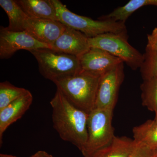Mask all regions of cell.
<instances>
[{"instance_id":"1","label":"cell","mask_w":157,"mask_h":157,"mask_svg":"<svg viewBox=\"0 0 157 157\" xmlns=\"http://www.w3.org/2000/svg\"><path fill=\"white\" fill-rule=\"evenodd\" d=\"M50 103L54 128L62 139L73 144L81 151L87 141L89 114L71 104L58 89Z\"/></svg>"},{"instance_id":"2","label":"cell","mask_w":157,"mask_h":157,"mask_svg":"<svg viewBox=\"0 0 157 157\" xmlns=\"http://www.w3.org/2000/svg\"><path fill=\"white\" fill-rule=\"evenodd\" d=\"M101 76L82 70L53 82L71 104L90 114L95 108L97 91Z\"/></svg>"},{"instance_id":"3","label":"cell","mask_w":157,"mask_h":157,"mask_svg":"<svg viewBox=\"0 0 157 157\" xmlns=\"http://www.w3.org/2000/svg\"><path fill=\"white\" fill-rule=\"evenodd\" d=\"M56 11L57 20L67 27L81 32L89 38L113 33L128 36L125 24L121 21L94 20L70 11L59 0H51Z\"/></svg>"},{"instance_id":"4","label":"cell","mask_w":157,"mask_h":157,"mask_svg":"<svg viewBox=\"0 0 157 157\" xmlns=\"http://www.w3.org/2000/svg\"><path fill=\"white\" fill-rule=\"evenodd\" d=\"M30 52L38 62L42 76L53 82L82 70L79 59L74 56L50 48H41Z\"/></svg>"},{"instance_id":"5","label":"cell","mask_w":157,"mask_h":157,"mask_svg":"<svg viewBox=\"0 0 157 157\" xmlns=\"http://www.w3.org/2000/svg\"><path fill=\"white\" fill-rule=\"evenodd\" d=\"M113 109L95 108L89 115L88 139L81 151L84 157L94 155L107 146L115 136L112 126Z\"/></svg>"},{"instance_id":"6","label":"cell","mask_w":157,"mask_h":157,"mask_svg":"<svg viewBox=\"0 0 157 157\" xmlns=\"http://www.w3.org/2000/svg\"><path fill=\"white\" fill-rule=\"evenodd\" d=\"M128 37L119 34L107 33L89 38L90 48H97L107 52L125 63L133 70L140 68L144 55L130 45Z\"/></svg>"},{"instance_id":"7","label":"cell","mask_w":157,"mask_h":157,"mask_svg":"<svg viewBox=\"0 0 157 157\" xmlns=\"http://www.w3.org/2000/svg\"><path fill=\"white\" fill-rule=\"evenodd\" d=\"M124 78V63L117 65L101 76L96 97L95 108L113 110Z\"/></svg>"},{"instance_id":"8","label":"cell","mask_w":157,"mask_h":157,"mask_svg":"<svg viewBox=\"0 0 157 157\" xmlns=\"http://www.w3.org/2000/svg\"><path fill=\"white\" fill-rule=\"evenodd\" d=\"M41 48H50L51 46L39 42L25 31L12 32L6 27L0 28V58H10L17 51L24 49L30 52Z\"/></svg>"},{"instance_id":"9","label":"cell","mask_w":157,"mask_h":157,"mask_svg":"<svg viewBox=\"0 0 157 157\" xmlns=\"http://www.w3.org/2000/svg\"><path fill=\"white\" fill-rule=\"evenodd\" d=\"M25 31L39 42L51 46L64 31L66 26L57 20L27 17Z\"/></svg>"},{"instance_id":"10","label":"cell","mask_w":157,"mask_h":157,"mask_svg":"<svg viewBox=\"0 0 157 157\" xmlns=\"http://www.w3.org/2000/svg\"><path fill=\"white\" fill-rule=\"evenodd\" d=\"M83 71L102 76L123 62L105 51L90 48L78 57Z\"/></svg>"},{"instance_id":"11","label":"cell","mask_w":157,"mask_h":157,"mask_svg":"<svg viewBox=\"0 0 157 157\" xmlns=\"http://www.w3.org/2000/svg\"><path fill=\"white\" fill-rule=\"evenodd\" d=\"M90 48L89 38L79 31L66 27L52 49L79 57Z\"/></svg>"},{"instance_id":"12","label":"cell","mask_w":157,"mask_h":157,"mask_svg":"<svg viewBox=\"0 0 157 157\" xmlns=\"http://www.w3.org/2000/svg\"><path fill=\"white\" fill-rule=\"evenodd\" d=\"M33 101V96L28 90L15 101L0 110V143H2L3 134L8 127L22 117Z\"/></svg>"},{"instance_id":"13","label":"cell","mask_w":157,"mask_h":157,"mask_svg":"<svg viewBox=\"0 0 157 157\" xmlns=\"http://www.w3.org/2000/svg\"><path fill=\"white\" fill-rule=\"evenodd\" d=\"M17 2L28 17L57 20L51 0H18Z\"/></svg>"},{"instance_id":"14","label":"cell","mask_w":157,"mask_h":157,"mask_svg":"<svg viewBox=\"0 0 157 157\" xmlns=\"http://www.w3.org/2000/svg\"><path fill=\"white\" fill-rule=\"evenodd\" d=\"M135 144L133 139L115 136L108 145L97 151L93 157H128Z\"/></svg>"},{"instance_id":"15","label":"cell","mask_w":157,"mask_h":157,"mask_svg":"<svg viewBox=\"0 0 157 157\" xmlns=\"http://www.w3.org/2000/svg\"><path fill=\"white\" fill-rule=\"evenodd\" d=\"M146 6L157 7V0H131L126 5L118 7L109 14L101 16L98 19L125 22L135 11Z\"/></svg>"},{"instance_id":"16","label":"cell","mask_w":157,"mask_h":157,"mask_svg":"<svg viewBox=\"0 0 157 157\" xmlns=\"http://www.w3.org/2000/svg\"><path fill=\"white\" fill-rule=\"evenodd\" d=\"M0 6L9 17V25L6 29L12 32L24 31V23L28 16L17 1L0 0Z\"/></svg>"},{"instance_id":"17","label":"cell","mask_w":157,"mask_h":157,"mask_svg":"<svg viewBox=\"0 0 157 157\" xmlns=\"http://www.w3.org/2000/svg\"><path fill=\"white\" fill-rule=\"evenodd\" d=\"M133 137L136 143L145 144L154 151H157V119L149 120L133 129Z\"/></svg>"},{"instance_id":"18","label":"cell","mask_w":157,"mask_h":157,"mask_svg":"<svg viewBox=\"0 0 157 157\" xmlns=\"http://www.w3.org/2000/svg\"><path fill=\"white\" fill-rule=\"evenodd\" d=\"M140 87L142 105L154 112L157 119V78L144 79Z\"/></svg>"},{"instance_id":"19","label":"cell","mask_w":157,"mask_h":157,"mask_svg":"<svg viewBox=\"0 0 157 157\" xmlns=\"http://www.w3.org/2000/svg\"><path fill=\"white\" fill-rule=\"evenodd\" d=\"M28 90L14 86L8 81L0 83V110L5 108Z\"/></svg>"},{"instance_id":"20","label":"cell","mask_w":157,"mask_h":157,"mask_svg":"<svg viewBox=\"0 0 157 157\" xmlns=\"http://www.w3.org/2000/svg\"><path fill=\"white\" fill-rule=\"evenodd\" d=\"M143 55V62L140 68L143 80L157 78V51L146 47Z\"/></svg>"},{"instance_id":"21","label":"cell","mask_w":157,"mask_h":157,"mask_svg":"<svg viewBox=\"0 0 157 157\" xmlns=\"http://www.w3.org/2000/svg\"><path fill=\"white\" fill-rule=\"evenodd\" d=\"M155 152L145 144L135 142V147L128 157H153Z\"/></svg>"},{"instance_id":"22","label":"cell","mask_w":157,"mask_h":157,"mask_svg":"<svg viewBox=\"0 0 157 157\" xmlns=\"http://www.w3.org/2000/svg\"><path fill=\"white\" fill-rule=\"evenodd\" d=\"M147 48L151 50L157 51V27L155 28L151 33L147 36Z\"/></svg>"},{"instance_id":"23","label":"cell","mask_w":157,"mask_h":157,"mask_svg":"<svg viewBox=\"0 0 157 157\" xmlns=\"http://www.w3.org/2000/svg\"><path fill=\"white\" fill-rule=\"evenodd\" d=\"M29 157H53V156L45 151H39Z\"/></svg>"},{"instance_id":"24","label":"cell","mask_w":157,"mask_h":157,"mask_svg":"<svg viewBox=\"0 0 157 157\" xmlns=\"http://www.w3.org/2000/svg\"><path fill=\"white\" fill-rule=\"evenodd\" d=\"M0 157H17L11 155L3 154H1L0 155Z\"/></svg>"},{"instance_id":"25","label":"cell","mask_w":157,"mask_h":157,"mask_svg":"<svg viewBox=\"0 0 157 157\" xmlns=\"http://www.w3.org/2000/svg\"><path fill=\"white\" fill-rule=\"evenodd\" d=\"M153 157H157V151L155 152L154 154Z\"/></svg>"}]
</instances>
